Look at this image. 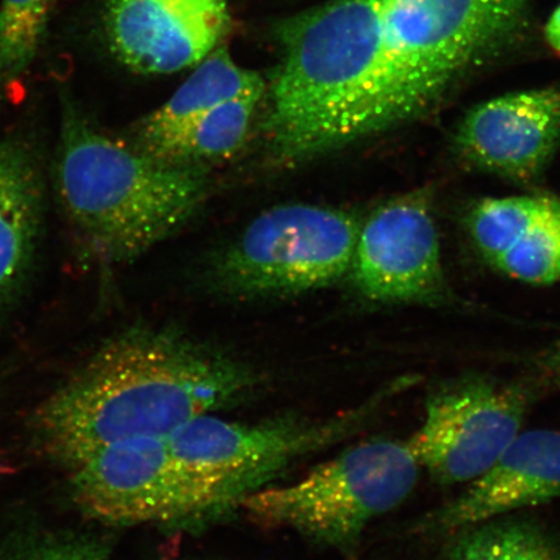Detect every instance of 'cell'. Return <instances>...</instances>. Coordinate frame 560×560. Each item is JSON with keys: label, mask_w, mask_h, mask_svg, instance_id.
<instances>
[{"label": "cell", "mask_w": 560, "mask_h": 560, "mask_svg": "<svg viewBox=\"0 0 560 560\" xmlns=\"http://www.w3.org/2000/svg\"><path fill=\"white\" fill-rule=\"evenodd\" d=\"M530 0H371L377 132L417 120L509 47Z\"/></svg>", "instance_id": "3957f363"}, {"label": "cell", "mask_w": 560, "mask_h": 560, "mask_svg": "<svg viewBox=\"0 0 560 560\" xmlns=\"http://www.w3.org/2000/svg\"><path fill=\"white\" fill-rule=\"evenodd\" d=\"M560 142V89L494 97L460 122L455 145L468 163L510 179L537 177Z\"/></svg>", "instance_id": "8fae6325"}, {"label": "cell", "mask_w": 560, "mask_h": 560, "mask_svg": "<svg viewBox=\"0 0 560 560\" xmlns=\"http://www.w3.org/2000/svg\"><path fill=\"white\" fill-rule=\"evenodd\" d=\"M550 373L556 382L560 385V347L557 352L552 354L550 360Z\"/></svg>", "instance_id": "44dd1931"}, {"label": "cell", "mask_w": 560, "mask_h": 560, "mask_svg": "<svg viewBox=\"0 0 560 560\" xmlns=\"http://www.w3.org/2000/svg\"><path fill=\"white\" fill-rule=\"evenodd\" d=\"M230 24L228 0H109L104 13L112 54L142 74L198 67Z\"/></svg>", "instance_id": "ba28073f"}, {"label": "cell", "mask_w": 560, "mask_h": 560, "mask_svg": "<svg viewBox=\"0 0 560 560\" xmlns=\"http://www.w3.org/2000/svg\"><path fill=\"white\" fill-rule=\"evenodd\" d=\"M56 196L81 241L112 264L142 255L198 212L200 166L150 155L95 128L65 102L54 164Z\"/></svg>", "instance_id": "7a4b0ae2"}, {"label": "cell", "mask_w": 560, "mask_h": 560, "mask_svg": "<svg viewBox=\"0 0 560 560\" xmlns=\"http://www.w3.org/2000/svg\"><path fill=\"white\" fill-rule=\"evenodd\" d=\"M438 560H560V538L527 515H509L450 536Z\"/></svg>", "instance_id": "5bb4252c"}, {"label": "cell", "mask_w": 560, "mask_h": 560, "mask_svg": "<svg viewBox=\"0 0 560 560\" xmlns=\"http://www.w3.org/2000/svg\"><path fill=\"white\" fill-rule=\"evenodd\" d=\"M548 196L486 199L470 215L472 240L490 264L514 244L545 206Z\"/></svg>", "instance_id": "ac0fdd59"}, {"label": "cell", "mask_w": 560, "mask_h": 560, "mask_svg": "<svg viewBox=\"0 0 560 560\" xmlns=\"http://www.w3.org/2000/svg\"><path fill=\"white\" fill-rule=\"evenodd\" d=\"M545 37L549 45L560 54V5L552 12L548 24L545 26Z\"/></svg>", "instance_id": "ffe728a7"}, {"label": "cell", "mask_w": 560, "mask_h": 560, "mask_svg": "<svg viewBox=\"0 0 560 560\" xmlns=\"http://www.w3.org/2000/svg\"><path fill=\"white\" fill-rule=\"evenodd\" d=\"M51 9L52 0H0V93L33 66Z\"/></svg>", "instance_id": "e0dca14e"}, {"label": "cell", "mask_w": 560, "mask_h": 560, "mask_svg": "<svg viewBox=\"0 0 560 560\" xmlns=\"http://www.w3.org/2000/svg\"><path fill=\"white\" fill-rule=\"evenodd\" d=\"M493 266L510 278L535 285L560 280V200L546 199L541 212Z\"/></svg>", "instance_id": "2e32d148"}, {"label": "cell", "mask_w": 560, "mask_h": 560, "mask_svg": "<svg viewBox=\"0 0 560 560\" xmlns=\"http://www.w3.org/2000/svg\"><path fill=\"white\" fill-rule=\"evenodd\" d=\"M359 233V222L341 210L311 205L270 209L222 252L213 282L240 296L319 289L352 266Z\"/></svg>", "instance_id": "8992f818"}, {"label": "cell", "mask_w": 560, "mask_h": 560, "mask_svg": "<svg viewBox=\"0 0 560 560\" xmlns=\"http://www.w3.org/2000/svg\"><path fill=\"white\" fill-rule=\"evenodd\" d=\"M445 505L412 522V536L459 530L560 500V430L521 432L487 471Z\"/></svg>", "instance_id": "9c48e42d"}, {"label": "cell", "mask_w": 560, "mask_h": 560, "mask_svg": "<svg viewBox=\"0 0 560 560\" xmlns=\"http://www.w3.org/2000/svg\"><path fill=\"white\" fill-rule=\"evenodd\" d=\"M264 94L237 96L217 105L190 128L158 147L150 155L195 166L233 156L248 138Z\"/></svg>", "instance_id": "9a60e30c"}, {"label": "cell", "mask_w": 560, "mask_h": 560, "mask_svg": "<svg viewBox=\"0 0 560 560\" xmlns=\"http://www.w3.org/2000/svg\"><path fill=\"white\" fill-rule=\"evenodd\" d=\"M350 268L363 295L381 303L435 292L441 282L440 241L425 201L398 199L371 214L360 228Z\"/></svg>", "instance_id": "30bf717a"}, {"label": "cell", "mask_w": 560, "mask_h": 560, "mask_svg": "<svg viewBox=\"0 0 560 560\" xmlns=\"http://www.w3.org/2000/svg\"><path fill=\"white\" fill-rule=\"evenodd\" d=\"M265 89L261 74L237 66L228 47L219 46L196 67L170 101L137 125L135 145L151 153L217 105L237 96L265 93Z\"/></svg>", "instance_id": "4fadbf2b"}, {"label": "cell", "mask_w": 560, "mask_h": 560, "mask_svg": "<svg viewBox=\"0 0 560 560\" xmlns=\"http://www.w3.org/2000/svg\"><path fill=\"white\" fill-rule=\"evenodd\" d=\"M109 546L86 534L54 535L27 542L4 560H108Z\"/></svg>", "instance_id": "d6986e66"}, {"label": "cell", "mask_w": 560, "mask_h": 560, "mask_svg": "<svg viewBox=\"0 0 560 560\" xmlns=\"http://www.w3.org/2000/svg\"><path fill=\"white\" fill-rule=\"evenodd\" d=\"M418 381L416 375L396 377L365 401L330 417L287 415L242 422L207 415L163 435L188 525L241 509L301 459L368 430Z\"/></svg>", "instance_id": "277c9868"}, {"label": "cell", "mask_w": 560, "mask_h": 560, "mask_svg": "<svg viewBox=\"0 0 560 560\" xmlns=\"http://www.w3.org/2000/svg\"><path fill=\"white\" fill-rule=\"evenodd\" d=\"M261 375L221 350L170 328L114 336L42 405L37 431L68 474L105 447L167 435L240 405Z\"/></svg>", "instance_id": "6da1fadb"}, {"label": "cell", "mask_w": 560, "mask_h": 560, "mask_svg": "<svg viewBox=\"0 0 560 560\" xmlns=\"http://www.w3.org/2000/svg\"><path fill=\"white\" fill-rule=\"evenodd\" d=\"M45 210V180L26 140L0 142V311L30 272Z\"/></svg>", "instance_id": "7c38bea8"}, {"label": "cell", "mask_w": 560, "mask_h": 560, "mask_svg": "<svg viewBox=\"0 0 560 560\" xmlns=\"http://www.w3.org/2000/svg\"><path fill=\"white\" fill-rule=\"evenodd\" d=\"M420 472L406 440L371 438L349 445L300 480L261 489L241 509L264 527L289 529L353 556L369 525L408 500Z\"/></svg>", "instance_id": "5b68a950"}, {"label": "cell", "mask_w": 560, "mask_h": 560, "mask_svg": "<svg viewBox=\"0 0 560 560\" xmlns=\"http://www.w3.org/2000/svg\"><path fill=\"white\" fill-rule=\"evenodd\" d=\"M536 384L468 373L432 385L419 429L406 440L440 486L468 485L494 464L522 427Z\"/></svg>", "instance_id": "52a82bcc"}]
</instances>
